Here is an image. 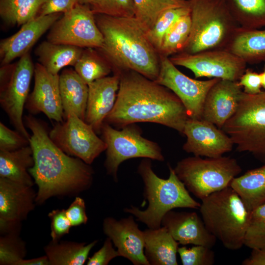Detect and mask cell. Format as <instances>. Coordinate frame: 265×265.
<instances>
[{
    "mask_svg": "<svg viewBox=\"0 0 265 265\" xmlns=\"http://www.w3.org/2000/svg\"><path fill=\"white\" fill-rule=\"evenodd\" d=\"M94 48H86L74 65L75 70L87 84L108 76L112 67L106 58L101 57Z\"/></svg>",
    "mask_w": 265,
    "mask_h": 265,
    "instance_id": "4dcf8cb0",
    "label": "cell"
},
{
    "mask_svg": "<svg viewBox=\"0 0 265 265\" xmlns=\"http://www.w3.org/2000/svg\"><path fill=\"white\" fill-rule=\"evenodd\" d=\"M236 150L251 153L265 162V91L250 95L242 91L236 113L221 129Z\"/></svg>",
    "mask_w": 265,
    "mask_h": 265,
    "instance_id": "ba28073f",
    "label": "cell"
},
{
    "mask_svg": "<svg viewBox=\"0 0 265 265\" xmlns=\"http://www.w3.org/2000/svg\"><path fill=\"white\" fill-rule=\"evenodd\" d=\"M161 226L182 245H202L212 248L216 241V238L195 212L170 211L163 216Z\"/></svg>",
    "mask_w": 265,
    "mask_h": 265,
    "instance_id": "ffe728a7",
    "label": "cell"
},
{
    "mask_svg": "<svg viewBox=\"0 0 265 265\" xmlns=\"http://www.w3.org/2000/svg\"><path fill=\"white\" fill-rule=\"evenodd\" d=\"M25 0H0V16L9 25L16 24V14Z\"/></svg>",
    "mask_w": 265,
    "mask_h": 265,
    "instance_id": "bcb514c9",
    "label": "cell"
},
{
    "mask_svg": "<svg viewBox=\"0 0 265 265\" xmlns=\"http://www.w3.org/2000/svg\"><path fill=\"white\" fill-rule=\"evenodd\" d=\"M120 75L115 73L88 85V95L84 121L96 133L114 107L119 87Z\"/></svg>",
    "mask_w": 265,
    "mask_h": 265,
    "instance_id": "44dd1931",
    "label": "cell"
},
{
    "mask_svg": "<svg viewBox=\"0 0 265 265\" xmlns=\"http://www.w3.org/2000/svg\"><path fill=\"white\" fill-rule=\"evenodd\" d=\"M134 17L148 31L159 15L172 8L185 5L189 3L177 0H133Z\"/></svg>",
    "mask_w": 265,
    "mask_h": 265,
    "instance_id": "d6a6232c",
    "label": "cell"
},
{
    "mask_svg": "<svg viewBox=\"0 0 265 265\" xmlns=\"http://www.w3.org/2000/svg\"><path fill=\"white\" fill-rule=\"evenodd\" d=\"M97 243V240L86 244L52 240L44 251L50 265H82Z\"/></svg>",
    "mask_w": 265,
    "mask_h": 265,
    "instance_id": "f1b7e54d",
    "label": "cell"
},
{
    "mask_svg": "<svg viewBox=\"0 0 265 265\" xmlns=\"http://www.w3.org/2000/svg\"><path fill=\"white\" fill-rule=\"evenodd\" d=\"M144 253L150 265H177L179 243L164 226L144 231Z\"/></svg>",
    "mask_w": 265,
    "mask_h": 265,
    "instance_id": "cb8c5ba5",
    "label": "cell"
},
{
    "mask_svg": "<svg viewBox=\"0 0 265 265\" xmlns=\"http://www.w3.org/2000/svg\"><path fill=\"white\" fill-rule=\"evenodd\" d=\"M34 163L30 145L13 151L0 150V177L32 186L29 169Z\"/></svg>",
    "mask_w": 265,
    "mask_h": 265,
    "instance_id": "484cf974",
    "label": "cell"
},
{
    "mask_svg": "<svg viewBox=\"0 0 265 265\" xmlns=\"http://www.w3.org/2000/svg\"><path fill=\"white\" fill-rule=\"evenodd\" d=\"M101 132L103 140L106 144L104 165L107 174L116 182L118 181L119 165L128 159L144 158L164 160L159 145L142 137L140 129L133 124L118 130L104 122Z\"/></svg>",
    "mask_w": 265,
    "mask_h": 265,
    "instance_id": "9c48e42d",
    "label": "cell"
},
{
    "mask_svg": "<svg viewBox=\"0 0 265 265\" xmlns=\"http://www.w3.org/2000/svg\"><path fill=\"white\" fill-rule=\"evenodd\" d=\"M219 80H200L190 78L178 70L169 57L160 55V70L155 81L170 90L180 99L188 118L199 120L202 119L206 96Z\"/></svg>",
    "mask_w": 265,
    "mask_h": 265,
    "instance_id": "5bb4252c",
    "label": "cell"
},
{
    "mask_svg": "<svg viewBox=\"0 0 265 265\" xmlns=\"http://www.w3.org/2000/svg\"><path fill=\"white\" fill-rule=\"evenodd\" d=\"M47 40L56 44L81 48L100 49L103 37L89 5L80 3L63 13L54 23L47 35Z\"/></svg>",
    "mask_w": 265,
    "mask_h": 265,
    "instance_id": "8fae6325",
    "label": "cell"
},
{
    "mask_svg": "<svg viewBox=\"0 0 265 265\" xmlns=\"http://www.w3.org/2000/svg\"><path fill=\"white\" fill-rule=\"evenodd\" d=\"M103 44L98 49L115 73L132 70L154 81L160 70V55L147 29L135 17L95 14Z\"/></svg>",
    "mask_w": 265,
    "mask_h": 265,
    "instance_id": "3957f363",
    "label": "cell"
},
{
    "mask_svg": "<svg viewBox=\"0 0 265 265\" xmlns=\"http://www.w3.org/2000/svg\"><path fill=\"white\" fill-rule=\"evenodd\" d=\"M66 215L72 226L85 224L88 221L84 200L76 197L68 208L65 210Z\"/></svg>",
    "mask_w": 265,
    "mask_h": 265,
    "instance_id": "b9f144b4",
    "label": "cell"
},
{
    "mask_svg": "<svg viewBox=\"0 0 265 265\" xmlns=\"http://www.w3.org/2000/svg\"><path fill=\"white\" fill-rule=\"evenodd\" d=\"M51 220V236L52 240H59L64 235L69 233L72 227L64 209L55 210L49 212Z\"/></svg>",
    "mask_w": 265,
    "mask_h": 265,
    "instance_id": "ab89813d",
    "label": "cell"
},
{
    "mask_svg": "<svg viewBox=\"0 0 265 265\" xmlns=\"http://www.w3.org/2000/svg\"><path fill=\"white\" fill-rule=\"evenodd\" d=\"M242 92L238 81L220 79L206 96L202 119L221 129L237 111Z\"/></svg>",
    "mask_w": 265,
    "mask_h": 265,
    "instance_id": "ac0fdd59",
    "label": "cell"
},
{
    "mask_svg": "<svg viewBox=\"0 0 265 265\" xmlns=\"http://www.w3.org/2000/svg\"><path fill=\"white\" fill-rule=\"evenodd\" d=\"M241 87H243V92L245 93L255 95L261 92V80L260 74L246 69L238 81Z\"/></svg>",
    "mask_w": 265,
    "mask_h": 265,
    "instance_id": "f6af8a7d",
    "label": "cell"
},
{
    "mask_svg": "<svg viewBox=\"0 0 265 265\" xmlns=\"http://www.w3.org/2000/svg\"><path fill=\"white\" fill-rule=\"evenodd\" d=\"M191 25L190 13L181 17L165 34L159 54L169 57L182 52L189 37Z\"/></svg>",
    "mask_w": 265,
    "mask_h": 265,
    "instance_id": "1f68e13d",
    "label": "cell"
},
{
    "mask_svg": "<svg viewBox=\"0 0 265 265\" xmlns=\"http://www.w3.org/2000/svg\"><path fill=\"white\" fill-rule=\"evenodd\" d=\"M118 73L120 83L116 101L104 122L121 128L137 122L155 123L183 133L188 117L172 91L136 72Z\"/></svg>",
    "mask_w": 265,
    "mask_h": 265,
    "instance_id": "6da1fadb",
    "label": "cell"
},
{
    "mask_svg": "<svg viewBox=\"0 0 265 265\" xmlns=\"http://www.w3.org/2000/svg\"><path fill=\"white\" fill-rule=\"evenodd\" d=\"M32 187L0 177V218L25 220L35 207L36 193Z\"/></svg>",
    "mask_w": 265,
    "mask_h": 265,
    "instance_id": "7402d4cb",
    "label": "cell"
},
{
    "mask_svg": "<svg viewBox=\"0 0 265 265\" xmlns=\"http://www.w3.org/2000/svg\"><path fill=\"white\" fill-rule=\"evenodd\" d=\"M169 58L176 66L190 70L196 78L207 77L238 81L247 65L242 59L226 49L193 54L180 53Z\"/></svg>",
    "mask_w": 265,
    "mask_h": 265,
    "instance_id": "4fadbf2b",
    "label": "cell"
},
{
    "mask_svg": "<svg viewBox=\"0 0 265 265\" xmlns=\"http://www.w3.org/2000/svg\"><path fill=\"white\" fill-rule=\"evenodd\" d=\"M189 5L191 31L181 53L225 49L239 27L227 0H192Z\"/></svg>",
    "mask_w": 265,
    "mask_h": 265,
    "instance_id": "5b68a950",
    "label": "cell"
},
{
    "mask_svg": "<svg viewBox=\"0 0 265 265\" xmlns=\"http://www.w3.org/2000/svg\"><path fill=\"white\" fill-rule=\"evenodd\" d=\"M230 186L237 192L250 212L265 203V162L262 166L235 178Z\"/></svg>",
    "mask_w": 265,
    "mask_h": 265,
    "instance_id": "83f0119b",
    "label": "cell"
},
{
    "mask_svg": "<svg viewBox=\"0 0 265 265\" xmlns=\"http://www.w3.org/2000/svg\"><path fill=\"white\" fill-rule=\"evenodd\" d=\"M199 211L209 232L230 250L240 249L250 212L231 186L214 192L201 200Z\"/></svg>",
    "mask_w": 265,
    "mask_h": 265,
    "instance_id": "8992f818",
    "label": "cell"
},
{
    "mask_svg": "<svg viewBox=\"0 0 265 265\" xmlns=\"http://www.w3.org/2000/svg\"><path fill=\"white\" fill-rule=\"evenodd\" d=\"M82 49L47 40L37 47L35 53L38 57V63L49 73L56 75L65 67L74 66L82 53Z\"/></svg>",
    "mask_w": 265,
    "mask_h": 265,
    "instance_id": "4316f807",
    "label": "cell"
},
{
    "mask_svg": "<svg viewBox=\"0 0 265 265\" xmlns=\"http://www.w3.org/2000/svg\"><path fill=\"white\" fill-rule=\"evenodd\" d=\"M34 86L25 107L31 114L40 112L57 122H62L63 110L59 90V75L49 73L39 63L34 66Z\"/></svg>",
    "mask_w": 265,
    "mask_h": 265,
    "instance_id": "2e32d148",
    "label": "cell"
},
{
    "mask_svg": "<svg viewBox=\"0 0 265 265\" xmlns=\"http://www.w3.org/2000/svg\"><path fill=\"white\" fill-rule=\"evenodd\" d=\"M30 129L34 165L29 172L37 185L35 202L42 204L52 197L78 194L89 188L92 167L60 149L51 139L45 124L31 114L24 117Z\"/></svg>",
    "mask_w": 265,
    "mask_h": 265,
    "instance_id": "7a4b0ae2",
    "label": "cell"
},
{
    "mask_svg": "<svg viewBox=\"0 0 265 265\" xmlns=\"http://www.w3.org/2000/svg\"><path fill=\"white\" fill-rule=\"evenodd\" d=\"M190 12L189 2L185 5L168 9L159 15L153 26L147 32L150 42L158 53L167 31L181 17Z\"/></svg>",
    "mask_w": 265,
    "mask_h": 265,
    "instance_id": "836d02e7",
    "label": "cell"
},
{
    "mask_svg": "<svg viewBox=\"0 0 265 265\" xmlns=\"http://www.w3.org/2000/svg\"><path fill=\"white\" fill-rule=\"evenodd\" d=\"M77 3L78 0H45L37 16L64 13L73 9Z\"/></svg>",
    "mask_w": 265,
    "mask_h": 265,
    "instance_id": "7bdbcfd3",
    "label": "cell"
},
{
    "mask_svg": "<svg viewBox=\"0 0 265 265\" xmlns=\"http://www.w3.org/2000/svg\"><path fill=\"white\" fill-rule=\"evenodd\" d=\"M91 8L95 14L119 17L135 15L133 0H98Z\"/></svg>",
    "mask_w": 265,
    "mask_h": 265,
    "instance_id": "8d00e7d4",
    "label": "cell"
},
{
    "mask_svg": "<svg viewBox=\"0 0 265 265\" xmlns=\"http://www.w3.org/2000/svg\"><path fill=\"white\" fill-rule=\"evenodd\" d=\"M16 265H50V264L47 256L45 255L31 259H22Z\"/></svg>",
    "mask_w": 265,
    "mask_h": 265,
    "instance_id": "c3c4849f",
    "label": "cell"
},
{
    "mask_svg": "<svg viewBox=\"0 0 265 265\" xmlns=\"http://www.w3.org/2000/svg\"><path fill=\"white\" fill-rule=\"evenodd\" d=\"M45 0H25L16 17V24L20 26L37 16L38 12Z\"/></svg>",
    "mask_w": 265,
    "mask_h": 265,
    "instance_id": "ee69618b",
    "label": "cell"
},
{
    "mask_svg": "<svg viewBox=\"0 0 265 265\" xmlns=\"http://www.w3.org/2000/svg\"><path fill=\"white\" fill-rule=\"evenodd\" d=\"M178 253L183 265H212L215 262L212 248L202 245H194L190 248L179 247Z\"/></svg>",
    "mask_w": 265,
    "mask_h": 265,
    "instance_id": "74e56055",
    "label": "cell"
},
{
    "mask_svg": "<svg viewBox=\"0 0 265 265\" xmlns=\"http://www.w3.org/2000/svg\"><path fill=\"white\" fill-rule=\"evenodd\" d=\"M49 135L65 153L88 164L106 149V143L93 128L74 114L67 117L65 122H58Z\"/></svg>",
    "mask_w": 265,
    "mask_h": 265,
    "instance_id": "7c38bea8",
    "label": "cell"
},
{
    "mask_svg": "<svg viewBox=\"0 0 265 265\" xmlns=\"http://www.w3.org/2000/svg\"><path fill=\"white\" fill-rule=\"evenodd\" d=\"M61 13L45 16H37L22 25L20 29L0 43L1 64H9L15 58L21 57L28 51L38 40L62 16Z\"/></svg>",
    "mask_w": 265,
    "mask_h": 265,
    "instance_id": "d6986e66",
    "label": "cell"
},
{
    "mask_svg": "<svg viewBox=\"0 0 265 265\" xmlns=\"http://www.w3.org/2000/svg\"><path fill=\"white\" fill-rule=\"evenodd\" d=\"M29 145V141L18 131L0 122V150L13 151Z\"/></svg>",
    "mask_w": 265,
    "mask_h": 265,
    "instance_id": "f35d334b",
    "label": "cell"
},
{
    "mask_svg": "<svg viewBox=\"0 0 265 265\" xmlns=\"http://www.w3.org/2000/svg\"><path fill=\"white\" fill-rule=\"evenodd\" d=\"M262 86L265 89V66L264 69L260 74Z\"/></svg>",
    "mask_w": 265,
    "mask_h": 265,
    "instance_id": "f907efd6",
    "label": "cell"
},
{
    "mask_svg": "<svg viewBox=\"0 0 265 265\" xmlns=\"http://www.w3.org/2000/svg\"></svg>",
    "mask_w": 265,
    "mask_h": 265,
    "instance_id": "f5cc1de1",
    "label": "cell"
},
{
    "mask_svg": "<svg viewBox=\"0 0 265 265\" xmlns=\"http://www.w3.org/2000/svg\"><path fill=\"white\" fill-rule=\"evenodd\" d=\"M168 167V178L162 179L154 172L151 159L142 160L138 166L137 172L143 182V196L147 200L148 207L144 210L132 205L124 209L125 212L135 216L148 228L160 227L164 215L174 209H199L201 205L191 196L174 168L169 165Z\"/></svg>",
    "mask_w": 265,
    "mask_h": 265,
    "instance_id": "277c9868",
    "label": "cell"
},
{
    "mask_svg": "<svg viewBox=\"0 0 265 265\" xmlns=\"http://www.w3.org/2000/svg\"><path fill=\"white\" fill-rule=\"evenodd\" d=\"M247 64L265 61V29L238 27L225 49Z\"/></svg>",
    "mask_w": 265,
    "mask_h": 265,
    "instance_id": "d4e9b609",
    "label": "cell"
},
{
    "mask_svg": "<svg viewBox=\"0 0 265 265\" xmlns=\"http://www.w3.org/2000/svg\"><path fill=\"white\" fill-rule=\"evenodd\" d=\"M183 134L186 141L183 150L195 156L218 158L232 150L230 137L214 124L203 120L188 118Z\"/></svg>",
    "mask_w": 265,
    "mask_h": 265,
    "instance_id": "9a60e30c",
    "label": "cell"
},
{
    "mask_svg": "<svg viewBox=\"0 0 265 265\" xmlns=\"http://www.w3.org/2000/svg\"><path fill=\"white\" fill-rule=\"evenodd\" d=\"M103 229L120 256L134 265H150L144 253V231L139 229L132 215L119 220L107 217L103 221Z\"/></svg>",
    "mask_w": 265,
    "mask_h": 265,
    "instance_id": "e0dca14e",
    "label": "cell"
},
{
    "mask_svg": "<svg viewBox=\"0 0 265 265\" xmlns=\"http://www.w3.org/2000/svg\"><path fill=\"white\" fill-rule=\"evenodd\" d=\"M243 265H265V248L252 249L250 256L242 262Z\"/></svg>",
    "mask_w": 265,
    "mask_h": 265,
    "instance_id": "7dc6e473",
    "label": "cell"
},
{
    "mask_svg": "<svg viewBox=\"0 0 265 265\" xmlns=\"http://www.w3.org/2000/svg\"><path fill=\"white\" fill-rule=\"evenodd\" d=\"M239 27L260 29L265 27V0H227Z\"/></svg>",
    "mask_w": 265,
    "mask_h": 265,
    "instance_id": "f546056e",
    "label": "cell"
},
{
    "mask_svg": "<svg viewBox=\"0 0 265 265\" xmlns=\"http://www.w3.org/2000/svg\"><path fill=\"white\" fill-rule=\"evenodd\" d=\"M26 254L25 243L19 237V233L0 235V265H16L24 259Z\"/></svg>",
    "mask_w": 265,
    "mask_h": 265,
    "instance_id": "d590c367",
    "label": "cell"
},
{
    "mask_svg": "<svg viewBox=\"0 0 265 265\" xmlns=\"http://www.w3.org/2000/svg\"><path fill=\"white\" fill-rule=\"evenodd\" d=\"M174 170L189 192L203 200L230 186L241 172L237 160L230 157H188L179 161Z\"/></svg>",
    "mask_w": 265,
    "mask_h": 265,
    "instance_id": "52a82bcc",
    "label": "cell"
},
{
    "mask_svg": "<svg viewBox=\"0 0 265 265\" xmlns=\"http://www.w3.org/2000/svg\"><path fill=\"white\" fill-rule=\"evenodd\" d=\"M111 240L107 238L102 247L88 258L87 265H107L112 259L120 256L113 247Z\"/></svg>",
    "mask_w": 265,
    "mask_h": 265,
    "instance_id": "60d3db41",
    "label": "cell"
},
{
    "mask_svg": "<svg viewBox=\"0 0 265 265\" xmlns=\"http://www.w3.org/2000/svg\"><path fill=\"white\" fill-rule=\"evenodd\" d=\"M244 245L251 249L265 248V203L250 212Z\"/></svg>",
    "mask_w": 265,
    "mask_h": 265,
    "instance_id": "e575fe53",
    "label": "cell"
},
{
    "mask_svg": "<svg viewBox=\"0 0 265 265\" xmlns=\"http://www.w3.org/2000/svg\"><path fill=\"white\" fill-rule=\"evenodd\" d=\"M98 0H78L79 3L89 5L90 7L94 6L97 2Z\"/></svg>",
    "mask_w": 265,
    "mask_h": 265,
    "instance_id": "681fc988",
    "label": "cell"
},
{
    "mask_svg": "<svg viewBox=\"0 0 265 265\" xmlns=\"http://www.w3.org/2000/svg\"><path fill=\"white\" fill-rule=\"evenodd\" d=\"M177 0L180 1H183V2H188L190 1H191L192 0Z\"/></svg>",
    "mask_w": 265,
    "mask_h": 265,
    "instance_id": "816d5d0a",
    "label": "cell"
},
{
    "mask_svg": "<svg viewBox=\"0 0 265 265\" xmlns=\"http://www.w3.org/2000/svg\"><path fill=\"white\" fill-rule=\"evenodd\" d=\"M34 66L28 53L14 65H3L0 72V104L16 131L29 141L23 120Z\"/></svg>",
    "mask_w": 265,
    "mask_h": 265,
    "instance_id": "30bf717a",
    "label": "cell"
},
{
    "mask_svg": "<svg viewBox=\"0 0 265 265\" xmlns=\"http://www.w3.org/2000/svg\"><path fill=\"white\" fill-rule=\"evenodd\" d=\"M59 90L64 118L74 114L84 121L88 86L75 70L64 69L59 75Z\"/></svg>",
    "mask_w": 265,
    "mask_h": 265,
    "instance_id": "603a6c76",
    "label": "cell"
}]
</instances>
